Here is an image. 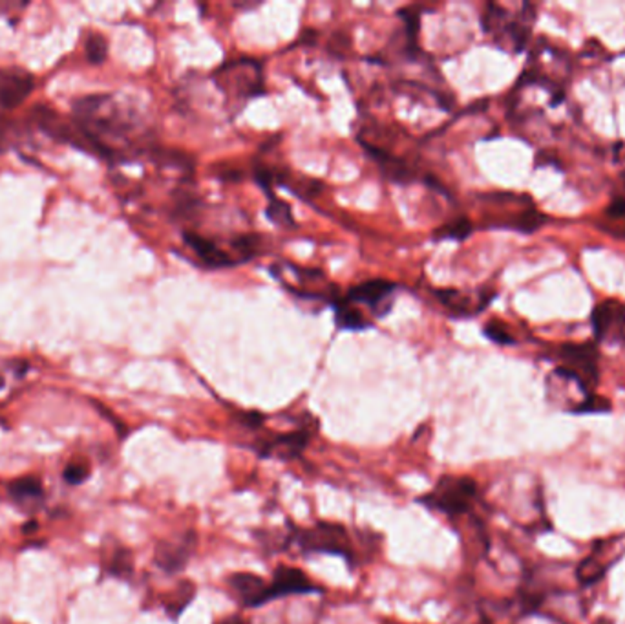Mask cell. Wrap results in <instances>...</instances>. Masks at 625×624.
Listing matches in <instances>:
<instances>
[{"label": "cell", "instance_id": "obj_16", "mask_svg": "<svg viewBox=\"0 0 625 624\" xmlns=\"http://www.w3.org/2000/svg\"><path fill=\"white\" fill-rule=\"evenodd\" d=\"M194 597H196V586L190 580H183L165 600V611L168 613L172 620H178V617L187 609V606L194 600Z\"/></svg>", "mask_w": 625, "mask_h": 624}, {"label": "cell", "instance_id": "obj_20", "mask_svg": "<svg viewBox=\"0 0 625 624\" xmlns=\"http://www.w3.org/2000/svg\"><path fill=\"white\" fill-rule=\"evenodd\" d=\"M84 50H86V59H88V63H91V64H101L104 59H107V55H109L107 39H104V37L99 35V34H90L88 39H86Z\"/></svg>", "mask_w": 625, "mask_h": 624}, {"label": "cell", "instance_id": "obj_4", "mask_svg": "<svg viewBox=\"0 0 625 624\" xmlns=\"http://www.w3.org/2000/svg\"><path fill=\"white\" fill-rule=\"evenodd\" d=\"M312 431L307 427H298L289 433L274 434L255 445L258 458H276L282 462H293L303 454L311 442Z\"/></svg>", "mask_w": 625, "mask_h": 624}, {"label": "cell", "instance_id": "obj_5", "mask_svg": "<svg viewBox=\"0 0 625 624\" xmlns=\"http://www.w3.org/2000/svg\"><path fill=\"white\" fill-rule=\"evenodd\" d=\"M227 591L231 599L240 606V608H262L271 602L269 599V582L255 573L249 571H238L231 573L226 579Z\"/></svg>", "mask_w": 625, "mask_h": 624}, {"label": "cell", "instance_id": "obj_25", "mask_svg": "<svg viewBox=\"0 0 625 624\" xmlns=\"http://www.w3.org/2000/svg\"><path fill=\"white\" fill-rule=\"evenodd\" d=\"M90 476V467L86 463H68L66 469L62 471V478L70 485H81L88 480Z\"/></svg>", "mask_w": 625, "mask_h": 624}, {"label": "cell", "instance_id": "obj_7", "mask_svg": "<svg viewBox=\"0 0 625 624\" xmlns=\"http://www.w3.org/2000/svg\"><path fill=\"white\" fill-rule=\"evenodd\" d=\"M562 366L574 372L591 390L598 381V350L594 343H567L558 350Z\"/></svg>", "mask_w": 625, "mask_h": 624}, {"label": "cell", "instance_id": "obj_13", "mask_svg": "<svg viewBox=\"0 0 625 624\" xmlns=\"http://www.w3.org/2000/svg\"><path fill=\"white\" fill-rule=\"evenodd\" d=\"M364 149L370 152V156L380 165L384 176L395 183H408L413 180V172L408 165H404L400 160L393 158L391 154H388L382 149H377L375 145H370L366 141H362Z\"/></svg>", "mask_w": 625, "mask_h": 624}, {"label": "cell", "instance_id": "obj_21", "mask_svg": "<svg viewBox=\"0 0 625 624\" xmlns=\"http://www.w3.org/2000/svg\"><path fill=\"white\" fill-rule=\"evenodd\" d=\"M472 233V224L466 219H459L452 224L443 226L441 229L436 231V239H447V240H465Z\"/></svg>", "mask_w": 625, "mask_h": 624}, {"label": "cell", "instance_id": "obj_6", "mask_svg": "<svg viewBox=\"0 0 625 624\" xmlns=\"http://www.w3.org/2000/svg\"><path fill=\"white\" fill-rule=\"evenodd\" d=\"M594 337L601 343L625 345V306L618 300H605L592 309Z\"/></svg>", "mask_w": 625, "mask_h": 624}, {"label": "cell", "instance_id": "obj_8", "mask_svg": "<svg viewBox=\"0 0 625 624\" xmlns=\"http://www.w3.org/2000/svg\"><path fill=\"white\" fill-rule=\"evenodd\" d=\"M196 550L194 531H187L176 541H161L154 551V564L167 575L181 573Z\"/></svg>", "mask_w": 625, "mask_h": 624}, {"label": "cell", "instance_id": "obj_18", "mask_svg": "<svg viewBox=\"0 0 625 624\" xmlns=\"http://www.w3.org/2000/svg\"><path fill=\"white\" fill-rule=\"evenodd\" d=\"M269 196V205H267V217L271 222H274L276 226L282 228H294V219H293V211L291 207L278 200L274 194H267Z\"/></svg>", "mask_w": 625, "mask_h": 624}, {"label": "cell", "instance_id": "obj_29", "mask_svg": "<svg viewBox=\"0 0 625 624\" xmlns=\"http://www.w3.org/2000/svg\"><path fill=\"white\" fill-rule=\"evenodd\" d=\"M623 181H625V172H623Z\"/></svg>", "mask_w": 625, "mask_h": 624}, {"label": "cell", "instance_id": "obj_28", "mask_svg": "<svg viewBox=\"0 0 625 624\" xmlns=\"http://www.w3.org/2000/svg\"><path fill=\"white\" fill-rule=\"evenodd\" d=\"M213 624H249V622H247L244 617L233 613V615H226V617L218 619V620L213 622Z\"/></svg>", "mask_w": 625, "mask_h": 624}, {"label": "cell", "instance_id": "obj_17", "mask_svg": "<svg viewBox=\"0 0 625 624\" xmlns=\"http://www.w3.org/2000/svg\"><path fill=\"white\" fill-rule=\"evenodd\" d=\"M438 298L443 302L445 307H448L452 314L456 317H468L472 316V311H470V302L468 298L457 291V289H438Z\"/></svg>", "mask_w": 625, "mask_h": 624}, {"label": "cell", "instance_id": "obj_14", "mask_svg": "<svg viewBox=\"0 0 625 624\" xmlns=\"http://www.w3.org/2000/svg\"><path fill=\"white\" fill-rule=\"evenodd\" d=\"M333 307H335V323L341 330L362 332V330H368L371 327L364 319V316L361 314V309L353 302H350L348 298L333 300Z\"/></svg>", "mask_w": 625, "mask_h": 624}, {"label": "cell", "instance_id": "obj_22", "mask_svg": "<svg viewBox=\"0 0 625 624\" xmlns=\"http://www.w3.org/2000/svg\"><path fill=\"white\" fill-rule=\"evenodd\" d=\"M111 573L121 579H129L134 573V562H132V553L129 550H120L114 555Z\"/></svg>", "mask_w": 625, "mask_h": 624}, {"label": "cell", "instance_id": "obj_26", "mask_svg": "<svg viewBox=\"0 0 625 624\" xmlns=\"http://www.w3.org/2000/svg\"><path fill=\"white\" fill-rule=\"evenodd\" d=\"M483 332H485V336L490 339V341H494L495 345H514V337L508 334V330L501 325V323H495V321H492V323H488L485 328H483Z\"/></svg>", "mask_w": 625, "mask_h": 624}, {"label": "cell", "instance_id": "obj_2", "mask_svg": "<svg viewBox=\"0 0 625 624\" xmlns=\"http://www.w3.org/2000/svg\"><path fill=\"white\" fill-rule=\"evenodd\" d=\"M477 498V483L470 476L443 474L434 489L417 498L421 505L441 512L448 518H459L472 511Z\"/></svg>", "mask_w": 625, "mask_h": 624}, {"label": "cell", "instance_id": "obj_11", "mask_svg": "<svg viewBox=\"0 0 625 624\" xmlns=\"http://www.w3.org/2000/svg\"><path fill=\"white\" fill-rule=\"evenodd\" d=\"M319 591L322 590L312 584L300 568H293V566H284V564L276 566L269 580L271 602L276 599L291 597V595H309V593H319Z\"/></svg>", "mask_w": 625, "mask_h": 624}, {"label": "cell", "instance_id": "obj_9", "mask_svg": "<svg viewBox=\"0 0 625 624\" xmlns=\"http://www.w3.org/2000/svg\"><path fill=\"white\" fill-rule=\"evenodd\" d=\"M34 75L19 66L0 68V109H15L34 92Z\"/></svg>", "mask_w": 625, "mask_h": 624}, {"label": "cell", "instance_id": "obj_24", "mask_svg": "<svg viewBox=\"0 0 625 624\" xmlns=\"http://www.w3.org/2000/svg\"><path fill=\"white\" fill-rule=\"evenodd\" d=\"M399 17L404 21L406 24V32H408V39H409V50H413V43L417 34H419V23H421V14L417 8H406L399 12Z\"/></svg>", "mask_w": 625, "mask_h": 624}, {"label": "cell", "instance_id": "obj_12", "mask_svg": "<svg viewBox=\"0 0 625 624\" xmlns=\"http://www.w3.org/2000/svg\"><path fill=\"white\" fill-rule=\"evenodd\" d=\"M185 244L196 253V257L211 269H222V268H233L238 262L227 253L224 251L216 242H213L211 239H205L197 233L192 231H185L183 233Z\"/></svg>", "mask_w": 625, "mask_h": 624}, {"label": "cell", "instance_id": "obj_27", "mask_svg": "<svg viewBox=\"0 0 625 624\" xmlns=\"http://www.w3.org/2000/svg\"><path fill=\"white\" fill-rule=\"evenodd\" d=\"M607 217L611 219H625V198L618 196L607 205Z\"/></svg>", "mask_w": 625, "mask_h": 624}, {"label": "cell", "instance_id": "obj_3", "mask_svg": "<svg viewBox=\"0 0 625 624\" xmlns=\"http://www.w3.org/2000/svg\"><path fill=\"white\" fill-rule=\"evenodd\" d=\"M534 23V8L531 5L521 6V14L514 19H508V14L499 5H488L483 26L486 34H494L497 43L508 44L514 52H521L525 48L531 37V26Z\"/></svg>", "mask_w": 625, "mask_h": 624}, {"label": "cell", "instance_id": "obj_10", "mask_svg": "<svg viewBox=\"0 0 625 624\" xmlns=\"http://www.w3.org/2000/svg\"><path fill=\"white\" fill-rule=\"evenodd\" d=\"M395 289H397V286L393 282L375 278V280H368V282H362V284L350 288L346 298L353 304L370 306V309L373 311L375 316L382 317L388 314L391 304H393Z\"/></svg>", "mask_w": 625, "mask_h": 624}, {"label": "cell", "instance_id": "obj_19", "mask_svg": "<svg viewBox=\"0 0 625 624\" xmlns=\"http://www.w3.org/2000/svg\"><path fill=\"white\" fill-rule=\"evenodd\" d=\"M543 224H545V217H543L542 213H538L536 210H529V211H525V213H521V215L515 219V222L510 224V226H506V228H510V229H514V231H519V233L529 235V233L538 231Z\"/></svg>", "mask_w": 625, "mask_h": 624}, {"label": "cell", "instance_id": "obj_1", "mask_svg": "<svg viewBox=\"0 0 625 624\" xmlns=\"http://www.w3.org/2000/svg\"><path fill=\"white\" fill-rule=\"evenodd\" d=\"M287 548L294 546L303 555H333L342 557L350 566L361 562L353 533L337 522L319 520L309 528L287 524Z\"/></svg>", "mask_w": 625, "mask_h": 624}, {"label": "cell", "instance_id": "obj_23", "mask_svg": "<svg viewBox=\"0 0 625 624\" xmlns=\"http://www.w3.org/2000/svg\"><path fill=\"white\" fill-rule=\"evenodd\" d=\"M611 403L600 395H587L583 401H580L576 406H572L571 412L574 414H596V412H609Z\"/></svg>", "mask_w": 625, "mask_h": 624}, {"label": "cell", "instance_id": "obj_15", "mask_svg": "<svg viewBox=\"0 0 625 624\" xmlns=\"http://www.w3.org/2000/svg\"><path fill=\"white\" fill-rule=\"evenodd\" d=\"M8 491H10V496H12L17 503L39 502V500L44 496V487H43L41 480H37V478H34V476L17 478L15 482L10 483Z\"/></svg>", "mask_w": 625, "mask_h": 624}]
</instances>
